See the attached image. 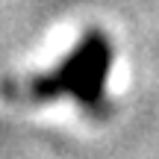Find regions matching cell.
Returning a JSON list of instances; mask_svg holds the SVG:
<instances>
[{
	"label": "cell",
	"instance_id": "obj_1",
	"mask_svg": "<svg viewBox=\"0 0 159 159\" xmlns=\"http://www.w3.org/2000/svg\"><path fill=\"white\" fill-rule=\"evenodd\" d=\"M115 62V44L103 30L91 27L80 35L74 50L56 62L47 74L3 83V94L18 103H50L59 97H71L85 115L106 118L112 115V100L106 94V80Z\"/></svg>",
	"mask_w": 159,
	"mask_h": 159
}]
</instances>
